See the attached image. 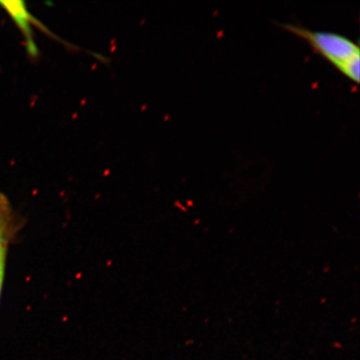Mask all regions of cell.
<instances>
[{
    "mask_svg": "<svg viewBox=\"0 0 360 360\" xmlns=\"http://www.w3.org/2000/svg\"><path fill=\"white\" fill-rule=\"evenodd\" d=\"M283 29L305 40L314 52L333 65L348 79L359 82V44L340 34L316 31L293 23H281Z\"/></svg>",
    "mask_w": 360,
    "mask_h": 360,
    "instance_id": "obj_1",
    "label": "cell"
},
{
    "mask_svg": "<svg viewBox=\"0 0 360 360\" xmlns=\"http://www.w3.org/2000/svg\"><path fill=\"white\" fill-rule=\"evenodd\" d=\"M15 233L14 213L6 196L0 194V263L7 261L8 248Z\"/></svg>",
    "mask_w": 360,
    "mask_h": 360,
    "instance_id": "obj_3",
    "label": "cell"
},
{
    "mask_svg": "<svg viewBox=\"0 0 360 360\" xmlns=\"http://www.w3.org/2000/svg\"><path fill=\"white\" fill-rule=\"evenodd\" d=\"M5 268H6V262L0 263V297L2 294V289L3 286L4 277H5Z\"/></svg>",
    "mask_w": 360,
    "mask_h": 360,
    "instance_id": "obj_4",
    "label": "cell"
},
{
    "mask_svg": "<svg viewBox=\"0 0 360 360\" xmlns=\"http://www.w3.org/2000/svg\"><path fill=\"white\" fill-rule=\"evenodd\" d=\"M0 6L12 18L13 21L14 22L17 27L19 29L23 36L24 37L27 53L31 58H35L39 55V51L34 38V33H33L32 26L42 30L44 34H48L51 38L57 39L58 41L64 43L65 45L67 46L68 45V43L62 41L58 36L53 34V33L51 32L45 25H43L40 20L37 19L34 15L31 14V13L26 7L24 2L23 1H0Z\"/></svg>",
    "mask_w": 360,
    "mask_h": 360,
    "instance_id": "obj_2",
    "label": "cell"
}]
</instances>
